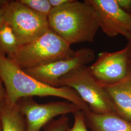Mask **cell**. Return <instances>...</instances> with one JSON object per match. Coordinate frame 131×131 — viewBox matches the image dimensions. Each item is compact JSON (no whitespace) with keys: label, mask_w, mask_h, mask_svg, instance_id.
Here are the masks:
<instances>
[{"label":"cell","mask_w":131,"mask_h":131,"mask_svg":"<svg viewBox=\"0 0 131 131\" xmlns=\"http://www.w3.org/2000/svg\"><path fill=\"white\" fill-rule=\"evenodd\" d=\"M2 1H0V28L5 23L4 19V12H3L2 6L1 5Z\"/></svg>","instance_id":"ffe728a7"},{"label":"cell","mask_w":131,"mask_h":131,"mask_svg":"<svg viewBox=\"0 0 131 131\" xmlns=\"http://www.w3.org/2000/svg\"><path fill=\"white\" fill-rule=\"evenodd\" d=\"M0 123L2 131H26L25 119L17 103L7 100L0 106Z\"/></svg>","instance_id":"7c38bea8"},{"label":"cell","mask_w":131,"mask_h":131,"mask_svg":"<svg viewBox=\"0 0 131 131\" xmlns=\"http://www.w3.org/2000/svg\"><path fill=\"white\" fill-rule=\"evenodd\" d=\"M62 86L74 89L93 112L116 113L107 92L89 73L86 66L72 70L61 77L58 87Z\"/></svg>","instance_id":"277c9868"},{"label":"cell","mask_w":131,"mask_h":131,"mask_svg":"<svg viewBox=\"0 0 131 131\" xmlns=\"http://www.w3.org/2000/svg\"><path fill=\"white\" fill-rule=\"evenodd\" d=\"M95 10L100 28L110 38L131 37V15L122 9L116 0H86Z\"/></svg>","instance_id":"9c48e42d"},{"label":"cell","mask_w":131,"mask_h":131,"mask_svg":"<svg viewBox=\"0 0 131 131\" xmlns=\"http://www.w3.org/2000/svg\"><path fill=\"white\" fill-rule=\"evenodd\" d=\"M19 46L13 30L4 23L0 28V52L9 56L17 50Z\"/></svg>","instance_id":"4fadbf2b"},{"label":"cell","mask_w":131,"mask_h":131,"mask_svg":"<svg viewBox=\"0 0 131 131\" xmlns=\"http://www.w3.org/2000/svg\"><path fill=\"white\" fill-rule=\"evenodd\" d=\"M116 1L122 9L131 15V0H116Z\"/></svg>","instance_id":"e0dca14e"},{"label":"cell","mask_w":131,"mask_h":131,"mask_svg":"<svg viewBox=\"0 0 131 131\" xmlns=\"http://www.w3.org/2000/svg\"><path fill=\"white\" fill-rule=\"evenodd\" d=\"M74 123L71 128L67 131H89L87 129L84 112L82 110L77 111L73 114Z\"/></svg>","instance_id":"2e32d148"},{"label":"cell","mask_w":131,"mask_h":131,"mask_svg":"<svg viewBox=\"0 0 131 131\" xmlns=\"http://www.w3.org/2000/svg\"><path fill=\"white\" fill-rule=\"evenodd\" d=\"M75 52L70 44L50 29L39 38L19 46L7 57L24 70L69 58Z\"/></svg>","instance_id":"3957f363"},{"label":"cell","mask_w":131,"mask_h":131,"mask_svg":"<svg viewBox=\"0 0 131 131\" xmlns=\"http://www.w3.org/2000/svg\"><path fill=\"white\" fill-rule=\"evenodd\" d=\"M0 77L6 92V100L16 103L19 99L34 96H53L74 103L84 112L90 110L88 105L74 89L56 88L34 78L4 54L0 52Z\"/></svg>","instance_id":"6da1fadb"},{"label":"cell","mask_w":131,"mask_h":131,"mask_svg":"<svg viewBox=\"0 0 131 131\" xmlns=\"http://www.w3.org/2000/svg\"><path fill=\"white\" fill-rule=\"evenodd\" d=\"M19 2L47 18L52 9L49 0H19Z\"/></svg>","instance_id":"5bb4252c"},{"label":"cell","mask_w":131,"mask_h":131,"mask_svg":"<svg viewBox=\"0 0 131 131\" xmlns=\"http://www.w3.org/2000/svg\"><path fill=\"white\" fill-rule=\"evenodd\" d=\"M6 100V92L3 81L0 77V106Z\"/></svg>","instance_id":"ac0fdd59"},{"label":"cell","mask_w":131,"mask_h":131,"mask_svg":"<svg viewBox=\"0 0 131 131\" xmlns=\"http://www.w3.org/2000/svg\"><path fill=\"white\" fill-rule=\"evenodd\" d=\"M84 114L91 131H131V122L116 113L97 114L89 110Z\"/></svg>","instance_id":"8fae6325"},{"label":"cell","mask_w":131,"mask_h":131,"mask_svg":"<svg viewBox=\"0 0 131 131\" xmlns=\"http://www.w3.org/2000/svg\"><path fill=\"white\" fill-rule=\"evenodd\" d=\"M102 86L110 96L116 113L131 122V67L128 74L122 81Z\"/></svg>","instance_id":"30bf717a"},{"label":"cell","mask_w":131,"mask_h":131,"mask_svg":"<svg viewBox=\"0 0 131 131\" xmlns=\"http://www.w3.org/2000/svg\"><path fill=\"white\" fill-rule=\"evenodd\" d=\"M126 47L128 48L129 52H130V55L131 56V38H130L128 40V43H127V45Z\"/></svg>","instance_id":"44dd1931"},{"label":"cell","mask_w":131,"mask_h":131,"mask_svg":"<svg viewBox=\"0 0 131 131\" xmlns=\"http://www.w3.org/2000/svg\"><path fill=\"white\" fill-rule=\"evenodd\" d=\"M131 67V55L126 46L116 52H100L93 64L88 67V70L100 84L104 85L122 81Z\"/></svg>","instance_id":"52a82bcc"},{"label":"cell","mask_w":131,"mask_h":131,"mask_svg":"<svg viewBox=\"0 0 131 131\" xmlns=\"http://www.w3.org/2000/svg\"><path fill=\"white\" fill-rule=\"evenodd\" d=\"M95 53L90 48H82L75 51L73 56L44 65L24 69L28 74L42 83L58 87L59 80L63 76L93 61Z\"/></svg>","instance_id":"ba28073f"},{"label":"cell","mask_w":131,"mask_h":131,"mask_svg":"<svg viewBox=\"0 0 131 131\" xmlns=\"http://www.w3.org/2000/svg\"><path fill=\"white\" fill-rule=\"evenodd\" d=\"M69 118L66 115L53 119L44 127V131H67L69 128Z\"/></svg>","instance_id":"9a60e30c"},{"label":"cell","mask_w":131,"mask_h":131,"mask_svg":"<svg viewBox=\"0 0 131 131\" xmlns=\"http://www.w3.org/2000/svg\"><path fill=\"white\" fill-rule=\"evenodd\" d=\"M70 0H49L52 8H56L65 5L69 3Z\"/></svg>","instance_id":"d6986e66"},{"label":"cell","mask_w":131,"mask_h":131,"mask_svg":"<svg viewBox=\"0 0 131 131\" xmlns=\"http://www.w3.org/2000/svg\"><path fill=\"white\" fill-rule=\"evenodd\" d=\"M49 28L70 45L93 42L100 26L93 7L86 0H70L53 8L48 17Z\"/></svg>","instance_id":"7a4b0ae2"},{"label":"cell","mask_w":131,"mask_h":131,"mask_svg":"<svg viewBox=\"0 0 131 131\" xmlns=\"http://www.w3.org/2000/svg\"><path fill=\"white\" fill-rule=\"evenodd\" d=\"M0 131H2V126H1V124L0 123Z\"/></svg>","instance_id":"7402d4cb"},{"label":"cell","mask_w":131,"mask_h":131,"mask_svg":"<svg viewBox=\"0 0 131 131\" xmlns=\"http://www.w3.org/2000/svg\"><path fill=\"white\" fill-rule=\"evenodd\" d=\"M1 5L4 22L13 30L19 46L39 38L50 29L47 18L19 1H2Z\"/></svg>","instance_id":"5b68a950"},{"label":"cell","mask_w":131,"mask_h":131,"mask_svg":"<svg viewBox=\"0 0 131 131\" xmlns=\"http://www.w3.org/2000/svg\"><path fill=\"white\" fill-rule=\"evenodd\" d=\"M16 103L24 117L26 131H40L58 116L82 110L77 105L68 101L38 103L33 97H27L19 99Z\"/></svg>","instance_id":"8992f818"}]
</instances>
